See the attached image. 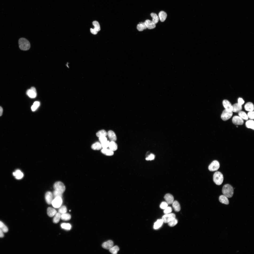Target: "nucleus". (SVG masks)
I'll list each match as a JSON object with an SVG mask.
<instances>
[{
  "label": "nucleus",
  "mask_w": 254,
  "mask_h": 254,
  "mask_svg": "<svg viewBox=\"0 0 254 254\" xmlns=\"http://www.w3.org/2000/svg\"><path fill=\"white\" fill-rule=\"evenodd\" d=\"M40 105L39 102L38 101L35 102L31 107L32 110L33 111H35L39 106Z\"/></svg>",
  "instance_id": "obj_38"
},
{
  "label": "nucleus",
  "mask_w": 254,
  "mask_h": 254,
  "mask_svg": "<svg viewBox=\"0 0 254 254\" xmlns=\"http://www.w3.org/2000/svg\"><path fill=\"white\" fill-rule=\"evenodd\" d=\"M92 149L94 150H99L102 148L101 144L99 142H96L93 144L91 147Z\"/></svg>",
  "instance_id": "obj_27"
},
{
  "label": "nucleus",
  "mask_w": 254,
  "mask_h": 254,
  "mask_svg": "<svg viewBox=\"0 0 254 254\" xmlns=\"http://www.w3.org/2000/svg\"><path fill=\"white\" fill-rule=\"evenodd\" d=\"M19 43L20 48L22 51H27L30 48V43L25 38H20L19 40Z\"/></svg>",
  "instance_id": "obj_1"
},
{
  "label": "nucleus",
  "mask_w": 254,
  "mask_h": 254,
  "mask_svg": "<svg viewBox=\"0 0 254 254\" xmlns=\"http://www.w3.org/2000/svg\"><path fill=\"white\" fill-rule=\"evenodd\" d=\"M163 223V221L162 219L158 220L154 224V228L155 229H159Z\"/></svg>",
  "instance_id": "obj_29"
},
{
  "label": "nucleus",
  "mask_w": 254,
  "mask_h": 254,
  "mask_svg": "<svg viewBox=\"0 0 254 254\" xmlns=\"http://www.w3.org/2000/svg\"><path fill=\"white\" fill-rule=\"evenodd\" d=\"M47 213L49 216L52 217L55 215L57 213V211L55 209L52 207H49L47 209Z\"/></svg>",
  "instance_id": "obj_24"
},
{
  "label": "nucleus",
  "mask_w": 254,
  "mask_h": 254,
  "mask_svg": "<svg viewBox=\"0 0 254 254\" xmlns=\"http://www.w3.org/2000/svg\"><path fill=\"white\" fill-rule=\"evenodd\" d=\"M254 112L253 111L249 112L247 113V116L248 118L251 120L254 119Z\"/></svg>",
  "instance_id": "obj_46"
},
{
  "label": "nucleus",
  "mask_w": 254,
  "mask_h": 254,
  "mask_svg": "<svg viewBox=\"0 0 254 254\" xmlns=\"http://www.w3.org/2000/svg\"><path fill=\"white\" fill-rule=\"evenodd\" d=\"M61 227L62 228L67 230H70L71 228V226L69 223H63L61 225Z\"/></svg>",
  "instance_id": "obj_40"
},
{
  "label": "nucleus",
  "mask_w": 254,
  "mask_h": 254,
  "mask_svg": "<svg viewBox=\"0 0 254 254\" xmlns=\"http://www.w3.org/2000/svg\"><path fill=\"white\" fill-rule=\"evenodd\" d=\"M109 139L111 141L115 142L117 140V137L115 133L112 130H109L107 133Z\"/></svg>",
  "instance_id": "obj_18"
},
{
  "label": "nucleus",
  "mask_w": 254,
  "mask_h": 254,
  "mask_svg": "<svg viewBox=\"0 0 254 254\" xmlns=\"http://www.w3.org/2000/svg\"><path fill=\"white\" fill-rule=\"evenodd\" d=\"M175 217L176 215L174 214L170 213L165 214V215L163 216L162 217V219L163 222L167 223L175 219Z\"/></svg>",
  "instance_id": "obj_7"
},
{
  "label": "nucleus",
  "mask_w": 254,
  "mask_h": 254,
  "mask_svg": "<svg viewBox=\"0 0 254 254\" xmlns=\"http://www.w3.org/2000/svg\"><path fill=\"white\" fill-rule=\"evenodd\" d=\"M219 199L220 202L222 203L228 205L229 203L227 197L224 195H220L219 197Z\"/></svg>",
  "instance_id": "obj_20"
},
{
  "label": "nucleus",
  "mask_w": 254,
  "mask_h": 254,
  "mask_svg": "<svg viewBox=\"0 0 254 254\" xmlns=\"http://www.w3.org/2000/svg\"><path fill=\"white\" fill-rule=\"evenodd\" d=\"M238 103L240 105H242L244 103V101L241 98H239L238 100Z\"/></svg>",
  "instance_id": "obj_49"
},
{
  "label": "nucleus",
  "mask_w": 254,
  "mask_h": 254,
  "mask_svg": "<svg viewBox=\"0 0 254 254\" xmlns=\"http://www.w3.org/2000/svg\"><path fill=\"white\" fill-rule=\"evenodd\" d=\"M99 140L101 144L107 141V138L106 136H102L99 138Z\"/></svg>",
  "instance_id": "obj_47"
},
{
  "label": "nucleus",
  "mask_w": 254,
  "mask_h": 254,
  "mask_svg": "<svg viewBox=\"0 0 254 254\" xmlns=\"http://www.w3.org/2000/svg\"><path fill=\"white\" fill-rule=\"evenodd\" d=\"M92 23L94 28V29H90L91 32L92 34L96 35L101 30L100 26L99 23L96 21H94Z\"/></svg>",
  "instance_id": "obj_8"
},
{
  "label": "nucleus",
  "mask_w": 254,
  "mask_h": 254,
  "mask_svg": "<svg viewBox=\"0 0 254 254\" xmlns=\"http://www.w3.org/2000/svg\"><path fill=\"white\" fill-rule=\"evenodd\" d=\"M62 194L60 192L55 190L53 192V195L55 198L57 197H60L62 198Z\"/></svg>",
  "instance_id": "obj_42"
},
{
  "label": "nucleus",
  "mask_w": 254,
  "mask_h": 254,
  "mask_svg": "<svg viewBox=\"0 0 254 254\" xmlns=\"http://www.w3.org/2000/svg\"><path fill=\"white\" fill-rule=\"evenodd\" d=\"M4 236V232L0 229V238H3Z\"/></svg>",
  "instance_id": "obj_50"
},
{
  "label": "nucleus",
  "mask_w": 254,
  "mask_h": 254,
  "mask_svg": "<svg viewBox=\"0 0 254 254\" xmlns=\"http://www.w3.org/2000/svg\"><path fill=\"white\" fill-rule=\"evenodd\" d=\"M3 112V109L0 106V116H1L2 115Z\"/></svg>",
  "instance_id": "obj_51"
},
{
  "label": "nucleus",
  "mask_w": 254,
  "mask_h": 254,
  "mask_svg": "<svg viewBox=\"0 0 254 254\" xmlns=\"http://www.w3.org/2000/svg\"><path fill=\"white\" fill-rule=\"evenodd\" d=\"M238 115L243 120H248V118L247 115L245 112L241 111L238 112Z\"/></svg>",
  "instance_id": "obj_33"
},
{
  "label": "nucleus",
  "mask_w": 254,
  "mask_h": 254,
  "mask_svg": "<svg viewBox=\"0 0 254 254\" xmlns=\"http://www.w3.org/2000/svg\"><path fill=\"white\" fill-rule=\"evenodd\" d=\"M245 110L248 111H251L254 110V106L253 103L251 102H248L244 106Z\"/></svg>",
  "instance_id": "obj_19"
},
{
  "label": "nucleus",
  "mask_w": 254,
  "mask_h": 254,
  "mask_svg": "<svg viewBox=\"0 0 254 254\" xmlns=\"http://www.w3.org/2000/svg\"><path fill=\"white\" fill-rule=\"evenodd\" d=\"M145 23L146 26L147 28L149 29H152L155 28L156 25L152 21L149 20H145Z\"/></svg>",
  "instance_id": "obj_14"
},
{
  "label": "nucleus",
  "mask_w": 254,
  "mask_h": 254,
  "mask_svg": "<svg viewBox=\"0 0 254 254\" xmlns=\"http://www.w3.org/2000/svg\"><path fill=\"white\" fill-rule=\"evenodd\" d=\"M232 111L235 113L239 112L242 109V105H239L238 103H235L232 105Z\"/></svg>",
  "instance_id": "obj_17"
},
{
  "label": "nucleus",
  "mask_w": 254,
  "mask_h": 254,
  "mask_svg": "<svg viewBox=\"0 0 254 254\" xmlns=\"http://www.w3.org/2000/svg\"><path fill=\"white\" fill-rule=\"evenodd\" d=\"M119 248L117 246L112 247L109 249L110 252L113 254H117L119 251Z\"/></svg>",
  "instance_id": "obj_37"
},
{
  "label": "nucleus",
  "mask_w": 254,
  "mask_h": 254,
  "mask_svg": "<svg viewBox=\"0 0 254 254\" xmlns=\"http://www.w3.org/2000/svg\"><path fill=\"white\" fill-rule=\"evenodd\" d=\"M13 175L16 178L18 179L22 178L23 177L24 175L21 171L19 170H16L13 173Z\"/></svg>",
  "instance_id": "obj_22"
},
{
  "label": "nucleus",
  "mask_w": 254,
  "mask_h": 254,
  "mask_svg": "<svg viewBox=\"0 0 254 254\" xmlns=\"http://www.w3.org/2000/svg\"><path fill=\"white\" fill-rule=\"evenodd\" d=\"M223 104L226 109L232 111V105L227 100H223Z\"/></svg>",
  "instance_id": "obj_16"
},
{
  "label": "nucleus",
  "mask_w": 254,
  "mask_h": 254,
  "mask_svg": "<svg viewBox=\"0 0 254 254\" xmlns=\"http://www.w3.org/2000/svg\"><path fill=\"white\" fill-rule=\"evenodd\" d=\"M155 157V156L154 155L151 154L146 158V160H153Z\"/></svg>",
  "instance_id": "obj_48"
},
{
  "label": "nucleus",
  "mask_w": 254,
  "mask_h": 254,
  "mask_svg": "<svg viewBox=\"0 0 254 254\" xmlns=\"http://www.w3.org/2000/svg\"><path fill=\"white\" fill-rule=\"evenodd\" d=\"M0 229L4 232H8V229L7 227L1 221H0Z\"/></svg>",
  "instance_id": "obj_34"
},
{
  "label": "nucleus",
  "mask_w": 254,
  "mask_h": 254,
  "mask_svg": "<svg viewBox=\"0 0 254 254\" xmlns=\"http://www.w3.org/2000/svg\"><path fill=\"white\" fill-rule=\"evenodd\" d=\"M97 136L99 137L102 136H106L107 135V133L104 130H102L98 132L96 134Z\"/></svg>",
  "instance_id": "obj_36"
},
{
  "label": "nucleus",
  "mask_w": 254,
  "mask_h": 254,
  "mask_svg": "<svg viewBox=\"0 0 254 254\" xmlns=\"http://www.w3.org/2000/svg\"><path fill=\"white\" fill-rule=\"evenodd\" d=\"M27 94L30 98H35L37 96V93L35 88L34 87H31L30 89L27 90Z\"/></svg>",
  "instance_id": "obj_10"
},
{
  "label": "nucleus",
  "mask_w": 254,
  "mask_h": 254,
  "mask_svg": "<svg viewBox=\"0 0 254 254\" xmlns=\"http://www.w3.org/2000/svg\"><path fill=\"white\" fill-rule=\"evenodd\" d=\"M172 206L175 211L176 212H179L180 210V205L179 202L177 201H174L172 203Z\"/></svg>",
  "instance_id": "obj_25"
},
{
  "label": "nucleus",
  "mask_w": 254,
  "mask_h": 254,
  "mask_svg": "<svg viewBox=\"0 0 254 254\" xmlns=\"http://www.w3.org/2000/svg\"><path fill=\"white\" fill-rule=\"evenodd\" d=\"M236 127L238 128V126H236Z\"/></svg>",
  "instance_id": "obj_52"
},
{
  "label": "nucleus",
  "mask_w": 254,
  "mask_h": 254,
  "mask_svg": "<svg viewBox=\"0 0 254 254\" xmlns=\"http://www.w3.org/2000/svg\"><path fill=\"white\" fill-rule=\"evenodd\" d=\"M168 205L166 202H163L160 204V207L161 209H164L168 207Z\"/></svg>",
  "instance_id": "obj_43"
},
{
  "label": "nucleus",
  "mask_w": 254,
  "mask_h": 254,
  "mask_svg": "<svg viewBox=\"0 0 254 254\" xmlns=\"http://www.w3.org/2000/svg\"><path fill=\"white\" fill-rule=\"evenodd\" d=\"M45 199L47 203L49 204H52L53 199V194L50 191H48L45 194Z\"/></svg>",
  "instance_id": "obj_12"
},
{
  "label": "nucleus",
  "mask_w": 254,
  "mask_h": 254,
  "mask_svg": "<svg viewBox=\"0 0 254 254\" xmlns=\"http://www.w3.org/2000/svg\"><path fill=\"white\" fill-rule=\"evenodd\" d=\"M159 17L161 22H163L166 20L167 15L166 13L164 11L160 12L158 14Z\"/></svg>",
  "instance_id": "obj_21"
},
{
  "label": "nucleus",
  "mask_w": 254,
  "mask_h": 254,
  "mask_svg": "<svg viewBox=\"0 0 254 254\" xmlns=\"http://www.w3.org/2000/svg\"><path fill=\"white\" fill-rule=\"evenodd\" d=\"M222 191L224 195L227 198H231L233 195V188L231 185L229 184L225 185L223 188Z\"/></svg>",
  "instance_id": "obj_2"
},
{
  "label": "nucleus",
  "mask_w": 254,
  "mask_h": 254,
  "mask_svg": "<svg viewBox=\"0 0 254 254\" xmlns=\"http://www.w3.org/2000/svg\"><path fill=\"white\" fill-rule=\"evenodd\" d=\"M61 218L63 220H69L71 219V216L70 214L66 213L62 214L61 216Z\"/></svg>",
  "instance_id": "obj_32"
},
{
  "label": "nucleus",
  "mask_w": 254,
  "mask_h": 254,
  "mask_svg": "<svg viewBox=\"0 0 254 254\" xmlns=\"http://www.w3.org/2000/svg\"><path fill=\"white\" fill-rule=\"evenodd\" d=\"M164 198L168 204H172L174 201V197L170 194H166L164 196Z\"/></svg>",
  "instance_id": "obj_13"
},
{
  "label": "nucleus",
  "mask_w": 254,
  "mask_h": 254,
  "mask_svg": "<svg viewBox=\"0 0 254 254\" xmlns=\"http://www.w3.org/2000/svg\"><path fill=\"white\" fill-rule=\"evenodd\" d=\"M178 222L177 220L175 218L169 221L168 223L169 226L171 227H173L176 225Z\"/></svg>",
  "instance_id": "obj_39"
},
{
  "label": "nucleus",
  "mask_w": 254,
  "mask_h": 254,
  "mask_svg": "<svg viewBox=\"0 0 254 254\" xmlns=\"http://www.w3.org/2000/svg\"><path fill=\"white\" fill-rule=\"evenodd\" d=\"M147 28L145 23H142L138 24L137 26V30L140 31H142Z\"/></svg>",
  "instance_id": "obj_31"
},
{
  "label": "nucleus",
  "mask_w": 254,
  "mask_h": 254,
  "mask_svg": "<svg viewBox=\"0 0 254 254\" xmlns=\"http://www.w3.org/2000/svg\"><path fill=\"white\" fill-rule=\"evenodd\" d=\"M53 219V222L55 223H58L61 218V215L59 212L56 213Z\"/></svg>",
  "instance_id": "obj_35"
},
{
  "label": "nucleus",
  "mask_w": 254,
  "mask_h": 254,
  "mask_svg": "<svg viewBox=\"0 0 254 254\" xmlns=\"http://www.w3.org/2000/svg\"><path fill=\"white\" fill-rule=\"evenodd\" d=\"M109 147V149L113 151L117 149L118 146L117 144L115 142L111 141L110 142Z\"/></svg>",
  "instance_id": "obj_28"
},
{
  "label": "nucleus",
  "mask_w": 254,
  "mask_h": 254,
  "mask_svg": "<svg viewBox=\"0 0 254 254\" xmlns=\"http://www.w3.org/2000/svg\"><path fill=\"white\" fill-rule=\"evenodd\" d=\"M220 167V164L218 161L215 160L213 161L209 165L208 168L211 171H216L219 169Z\"/></svg>",
  "instance_id": "obj_6"
},
{
  "label": "nucleus",
  "mask_w": 254,
  "mask_h": 254,
  "mask_svg": "<svg viewBox=\"0 0 254 254\" xmlns=\"http://www.w3.org/2000/svg\"><path fill=\"white\" fill-rule=\"evenodd\" d=\"M150 15L152 19V21L156 24L159 21V17L156 14L153 13H152Z\"/></svg>",
  "instance_id": "obj_30"
},
{
  "label": "nucleus",
  "mask_w": 254,
  "mask_h": 254,
  "mask_svg": "<svg viewBox=\"0 0 254 254\" xmlns=\"http://www.w3.org/2000/svg\"><path fill=\"white\" fill-rule=\"evenodd\" d=\"M110 142L109 141H107L104 143L101 144L102 147L103 148H106L109 147Z\"/></svg>",
  "instance_id": "obj_44"
},
{
  "label": "nucleus",
  "mask_w": 254,
  "mask_h": 254,
  "mask_svg": "<svg viewBox=\"0 0 254 254\" xmlns=\"http://www.w3.org/2000/svg\"><path fill=\"white\" fill-rule=\"evenodd\" d=\"M233 114L232 111L225 109L221 115V118L223 121H226L231 118Z\"/></svg>",
  "instance_id": "obj_5"
},
{
  "label": "nucleus",
  "mask_w": 254,
  "mask_h": 254,
  "mask_svg": "<svg viewBox=\"0 0 254 254\" xmlns=\"http://www.w3.org/2000/svg\"><path fill=\"white\" fill-rule=\"evenodd\" d=\"M59 211L60 213L62 214L66 213L67 211L66 207L65 206H62L59 208Z\"/></svg>",
  "instance_id": "obj_41"
},
{
  "label": "nucleus",
  "mask_w": 254,
  "mask_h": 254,
  "mask_svg": "<svg viewBox=\"0 0 254 254\" xmlns=\"http://www.w3.org/2000/svg\"><path fill=\"white\" fill-rule=\"evenodd\" d=\"M62 202V198L60 197H57L55 198L53 200L52 204L54 207L58 208L61 206Z\"/></svg>",
  "instance_id": "obj_9"
},
{
  "label": "nucleus",
  "mask_w": 254,
  "mask_h": 254,
  "mask_svg": "<svg viewBox=\"0 0 254 254\" xmlns=\"http://www.w3.org/2000/svg\"><path fill=\"white\" fill-rule=\"evenodd\" d=\"M114 243L113 242L109 240L104 242L102 244V247L106 249H109L113 246Z\"/></svg>",
  "instance_id": "obj_15"
},
{
  "label": "nucleus",
  "mask_w": 254,
  "mask_h": 254,
  "mask_svg": "<svg viewBox=\"0 0 254 254\" xmlns=\"http://www.w3.org/2000/svg\"><path fill=\"white\" fill-rule=\"evenodd\" d=\"M172 211V208L170 207H168L164 209V212L165 214L170 213Z\"/></svg>",
  "instance_id": "obj_45"
},
{
  "label": "nucleus",
  "mask_w": 254,
  "mask_h": 254,
  "mask_svg": "<svg viewBox=\"0 0 254 254\" xmlns=\"http://www.w3.org/2000/svg\"><path fill=\"white\" fill-rule=\"evenodd\" d=\"M223 180V176L222 174L219 172H215L213 176V180L217 185H219L222 183Z\"/></svg>",
  "instance_id": "obj_3"
},
{
  "label": "nucleus",
  "mask_w": 254,
  "mask_h": 254,
  "mask_svg": "<svg viewBox=\"0 0 254 254\" xmlns=\"http://www.w3.org/2000/svg\"><path fill=\"white\" fill-rule=\"evenodd\" d=\"M245 125L247 128L254 130V121L253 120H250L247 121Z\"/></svg>",
  "instance_id": "obj_26"
},
{
  "label": "nucleus",
  "mask_w": 254,
  "mask_h": 254,
  "mask_svg": "<svg viewBox=\"0 0 254 254\" xmlns=\"http://www.w3.org/2000/svg\"><path fill=\"white\" fill-rule=\"evenodd\" d=\"M104 154L107 156H113L114 154L113 151L111 150L110 149L106 148H103L101 151Z\"/></svg>",
  "instance_id": "obj_23"
},
{
  "label": "nucleus",
  "mask_w": 254,
  "mask_h": 254,
  "mask_svg": "<svg viewBox=\"0 0 254 254\" xmlns=\"http://www.w3.org/2000/svg\"><path fill=\"white\" fill-rule=\"evenodd\" d=\"M232 122L234 124L237 125H242L244 123L243 120L238 116H235L233 117Z\"/></svg>",
  "instance_id": "obj_11"
},
{
  "label": "nucleus",
  "mask_w": 254,
  "mask_h": 254,
  "mask_svg": "<svg viewBox=\"0 0 254 254\" xmlns=\"http://www.w3.org/2000/svg\"><path fill=\"white\" fill-rule=\"evenodd\" d=\"M54 188L55 190L63 194L66 190V187L64 184L59 181L56 182L54 185Z\"/></svg>",
  "instance_id": "obj_4"
}]
</instances>
